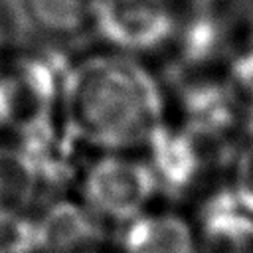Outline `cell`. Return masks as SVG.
Returning <instances> with one entry per match:
<instances>
[{"label": "cell", "instance_id": "obj_1", "mask_svg": "<svg viewBox=\"0 0 253 253\" xmlns=\"http://www.w3.org/2000/svg\"><path fill=\"white\" fill-rule=\"evenodd\" d=\"M168 115V95L142 57L101 51L69 63L61 119L81 148L138 152Z\"/></svg>", "mask_w": 253, "mask_h": 253}, {"label": "cell", "instance_id": "obj_2", "mask_svg": "<svg viewBox=\"0 0 253 253\" xmlns=\"http://www.w3.org/2000/svg\"><path fill=\"white\" fill-rule=\"evenodd\" d=\"M77 176L79 200L105 223L130 221L160 192L150 164L136 152H93Z\"/></svg>", "mask_w": 253, "mask_h": 253}, {"label": "cell", "instance_id": "obj_3", "mask_svg": "<svg viewBox=\"0 0 253 253\" xmlns=\"http://www.w3.org/2000/svg\"><path fill=\"white\" fill-rule=\"evenodd\" d=\"M180 14L172 0H91L89 30L113 51L144 57L174 40Z\"/></svg>", "mask_w": 253, "mask_h": 253}, {"label": "cell", "instance_id": "obj_4", "mask_svg": "<svg viewBox=\"0 0 253 253\" xmlns=\"http://www.w3.org/2000/svg\"><path fill=\"white\" fill-rule=\"evenodd\" d=\"M223 142L200 136L182 125L164 121L144 144L146 162L150 164L158 188L186 192L194 188L204 172L221 156Z\"/></svg>", "mask_w": 253, "mask_h": 253}, {"label": "cell", "instance_id": "obj_5", "mask_svg": "<svg viewBox=\"0 0 253 253\" xmlns=\"http://www.w3.org/2000/svg\"><path fill=\"white\" fill-rule=\"evenodd\" d=\"M36 253H99L107 249V223L81 200L57 198L34 215Z\"/></svg>", "mask_w": 253, "mask_h": 253}, {"label": "cell", "instance_id": "obj_6", "mask_svg": "<svg viewBox=\"0 0 253 253\" xmlns=\"http://www.w3.org/2000/svg\"><path fill=\"white\" fill-rule=\"evenodd\" d=\"M192 221L198 253H253V213L237 202L229 186L204 198Z\"/></svg>", "mask_w": 253, "mask_h": 253}, {"label": "cell", "instance_id": "obj_7", "mask_svg": "<svg viewBox=\"0 0 253 253\" xmlns=\"http://www.w3.org/2000/svg\"><path fill=\"white\" fill-rule=\"evenodd\" d=\"M115 253H198L194 221L176 210L148 208L121 225Z\"/></svg>", "mask_w": 253, "mask_h": 253}, {"label": "cell", "instance_id": "obj_8", "mask_svg": "<svg viewBox=\"0 0 253 253\" xmlns=\"http://www.w3.org/2000/svg\"><path fill=\"white\" fill-rule=\"evenodd\" d=\"M213 8H192L188 18L178 20L170 45L176 47L178 61L190 69H204L217 61L225 49V28L211 12Z\"/></svg>", "mask_w": 253, "mask_h": 253}, {"label": "cell", "instance_id": "obj_9", "mask_svg": "<svg viewBox=\"0 0 253 253\" xmlns=\"http://www.w3.org/2000/svg\"><path fill=\"white\" fill-rule=\"evenodd\" d=\"M42 188V180L24 152L16 144L0 146V219L30 213Z\"/></svg>", "mask_w": 253, "mask_h": 253}, {"label": "cell", "instance_id": "obj_10", "mask_svg": "<svg viewBox=\"0 0 253 253\" xmlns=\"http://www.w3.org/2000/svg\"><path fill=\"white\" fill-rule=\"evenodd\" d=\"M32 20L51 36H75L89 28L91 0H24Z\"/></svg>", "mask_w": 253, "mask_h": 253}, {"label": "cell", "instance_id": "obj_11", "mask_svg": "<svg viewBox=\"0 0 253 253\" xmlns=\"http://www.w3.org/2000/svg\"><path fill=\"white\" fill-rule=\"evenodd\" d=\"M231 192L237 202L253 213V136H247L243 146L231 158Z\"/></svg>", "mask_w": 253, "mask_h": 253}, {"label": "cell", "instance_id": "obj_12", "mask_svg": "<svg viewBox=\"0 0 253 253\" xmlns=\"http://www.w3.org/2000/svg\"><path fill=\"white\" fill-rule=\"evenodd\" d=\"M6 45H8V22H6V16L0 8V57H4Z\"/></svg>", "mask_w": 253, "mask_h": 253}, {"label": "cell", "instance_id": "obj_13", "mask_svg": "<svg viewBox=\"0 0 253 253\" xmlns=\"http://www.w3.org/2000/svg\"><path fill=\"white\" fill-rule=\"evenodd\" d=\"M188 4H192L194 8H211L217 0H186Z\"/></svg>", "mask_w": 253, "mask_h": 253}, {"label": "cell", "instance_id": "obj_14", "mask_svg": "<svg viewBox=\"0 0 253 253\" xmlns=\"http://www.w3.org/2000/svg\"><path fill=\"white\" fill-rule=\"evenodd\" d=\"M249 36L253 38V22H251V30H249Z\"/></svg>", "mask_w": 253, "mask_h": 253}, {"label": "cell", "instance_id": "obj_15", "mask_svg": "<svg viewBox=\"0 0 253 253\" xmlns=\"http://www.w3.org/2000/svg\"><path fill=\"white\" fill-rule=\"evenodd\" d=\"M99 253H107V249H105V251H99Z\"/></svg>", "mask_w": 253, "mask_h": 253}, {"label": "cell", "instance_id": "obj_16", "mask_svg": "<svg viewBox=\"0 0 253 253\" xmlns=\"http://www.w3.org/2000/svg\"><path fill=\"white\" fill-rule=\"evenodd\" d=\"M0 253H2V251H0Z\"/></svg>", "mask_w": 253, "mask_h": 253}]
</instances>
